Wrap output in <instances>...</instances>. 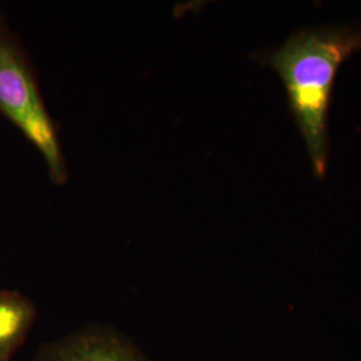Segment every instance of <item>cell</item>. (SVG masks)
Here are the masks:
<instances>
[{
    "label": "cell",
    "instance_id": "1",
    "mask_svg": "<svg viewBox=\"0 0 361 361\" xmlns=\"http://www.w3.org/2000/svg\"><path fill=\"white\" fill-rule=\"evenodd\" d=\"M359 50L361 28H310L295 32L265 59L284 83L292 116L319 178L325 176L329 154L328 113L336 74L341 63Z\"/></svg>",
    "mask_w": 361,
    "mask_h": 361
},
{
    "label": "cell",
    "instance_id": "2",
    "mask_svg": "<svg viewBox=\"0 0 361 361\" xmlns=\"http://www.w3.org/2000/svg\"><path fill=\"white\" fill-rule=\"evenodd\" d=\"M0 114L23 133L49 169L54 183L67 180L58 131L39 90L38 78L20 39L0 13Z\"/></svg>",
    "mask_w": 361,
    "mask_h": 361
},
{
    "label": "cell",
    "instance_id": "3",
    "mask_svg": "<svg viewBox=\"0 0 361 361\" xmlns=\"http://www.w3.org/2000/svg\"><path fill=\"white\" fill-rule=\"evenodd\" d=\"M35 361H149L113 329L92 326L65 336L40 350Z\"/></svg>",
    "mask_w": 361,
    "mask_h": 361
},
{
    "label": "cell",
    "instance_id": "4",
    "mask_svg": "<svg viewBox=\"0 0 361 361\" xmlns=\"http://www.w3.org/2000/svg\"><path fill=\"white\" fill-rule=\"evenodd\" d=\"M37 310L16 290H0V361H10L28 335Z\"/></svg>",
    "mask_w": 361,
    "mask_h": 361
}]
</instances>
